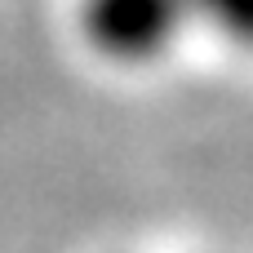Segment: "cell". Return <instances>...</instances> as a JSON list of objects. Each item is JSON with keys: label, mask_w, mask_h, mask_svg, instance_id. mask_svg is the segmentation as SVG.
Segmentation results:
<instances>
[{"label": "cell", "mask_w": 253, "mask_h": 253, "mask_svg": "<svg viewBox=\"0 0 253 253\" xmlns=\"http://www.w3.org/2000/svg\"><path fill=\"white\" fill-rule=\"evenodd\" d=\"M71 31L116 71H156L191 40L182 0H71Z\"/></svg>", "instance_id": "6da1fadb"}, {"label": "cell", "mask_w": 253, "mask_h": 253, "mask_svg": "<svg viewBox=\"0 0 253 253\" xmlns=\"http://www.w3.org/2000/svg\"><path fill=\"white\" fill-rule=\"evenodd\" d=\"M191 36L253 53V0H182Z\"/></svg>", "instance_id": "7a4b0ae2"}]
</instances>
